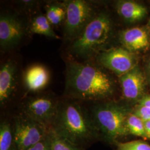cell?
<instances>
[{
  "mask_svg": "<svg viewBox=\"0 0 150 150\" xmlns=\"http://www.w3.org/2000/svg\"><path fill=\"white\" fill-rule=\"evenodd\" d=\"M64 97L75 100L99 101L112 96V78L96 65L69 60L66 63Z\"/></svg>",
  "mask_w": 150,
  "mask_h": 150,
  "instance_id": "1",
  "label": "cell"
},
{
  "mask_svg": "<svg viewBox=\"0 0 150 150\" xmlns=\"http://www.w3.org/2000/svg\"><path fill=\"white\" fill-rule=\"evenodd\" d=\"M52 129L58 135L87 149L100 139L90 112L75 100H59Z\"/></svg>",
  "mask_w": 150,
  "mask_h": 150,
  "instance_id": "2",
  "label": "cell"
},
{
  "mask_svg": "<svg viewBox=\"0 0 150 150\" xmlns=\"http://www.w3.org/2000/svg\"><path fill=\"white\" fill-rule=\"evenodd\" d=\"M131 111L128 106L116 102L101 103L92 107L90 113L100 139L115 145L128 136L126 121Z\"/></svg>",
  "mask_w": 150,
  "mask_h": 150,
  "instance_id": "3",
  "label": "cell"
},
{
  "mask_svg": "<svg viewBox=\"0 0 150 150\" xmlns=\"http://www.w3.org/2000/svg\"><path fill=\"white\" fill-rule=\"evenodd\" d=\"M112 22L109 16L101 13L87 25L70 46V53L76 57L88 59L100 54L112 37Z\"/></svg>",
  "mask_w": 150,
  "mask_h": 150,
  "instance_id": "4",
  "label": "cell"
},
{
  "mask_svg": "<svg viewBox=\"0 0 150 150\" xmlns=\"http://www.w3.org/2000/svg\"><path fill=\"white\" fill-rule=\"evenodd\" d=\"M66 6V16L64 23V38L74 41L95 17L93 6L84 0L64 1Z\"/></svg>",
  "mask_w": 150,
  "mask_h": 150,
  "instance_id": "5",
  "label": "cell"
},
{
  "mask_svg": "<svg viewBox=\"0 0 150 150\" xmlns=\"http://www.w3.org/2000/svg\"><path fill=\"white\" fill-rule=\"evenodd\" d=\"M59 99L51 94L27 97L22 103L20 112L51 129L56 118Z\"/></svg>",
  "mask_w": 150,
  "mask_h": 150,
  "instance_id": "6",
  "label": "cell"
},
{
  "mask_svg": "<svg viewBox=\"0 0 150 150\" xmlns=\"http://www.w3.org/2000/svg\"><path fill=\"white\" fill-rule=\"evenodd\" d=\"M17 150H26L36 144L47 134L49 129L42 123L20 113L13 119Z\"/></svg>",
  "mask_w": 150,
  "mask_h": 150,
  "instance_id": "7",
  "label": "cell"
},
{
  "mask_svg": "<svg viewBox=\"0 0 150 150\" xmlns=\"http://www.w3.org/2000/svg\"><path fill=\"white\" fill-rule=\"evenodd\" d=\"M97 61L119 77L134 69L137 64L135 54L121 47L110 48L100 53Z\"/></svg>",
  "mask_w": 150,
  "mask_h": 150,
  "instance_id": "8",
  "label": "cell"
},
{
  "mask_svg": "<svg viewBox=\"0 0 150 150\" xmlns=\"http://www.w3.org/2000/svg\"><path fill=\"white\" fill-rule=\"evenodd\" d=\"M25 34V27L17 16L4 13L0 17V46L7 50L16 46Z\"/></svg>",
  "mask_w": 150,
  "mask_h": 150,
  "instance_id": "9",
  "label": "cell"
},
{
  "mask_svg": "<svg viewBox=\"0 0 150 150\" xmlns=\"http://www.w3.org/2000/svg\"><path fill=\"white\" fill-rule=\"evenodd\" d=\"M119 77L122 95L126 100L139 102L146 95V78L139 67L137 66Z\"/></svg>",
  "mask_w": 150,
  "mask_h": 150,
  "instance_id": "10",
  "label": "cell"
},
{
  "mask_svg": "<svg viewBox=\"0 0 150 150\" xmlns=\"http://www.w3.org/2000/svg\"><path fill=\"white\" fill-rule=\"evenodd\" d=\"M120 40L125 48L134 53L146 51L150 46V36L145 27L127 28L120 33Z\"/></svg>",
  "mask_w": 150,
  "mask_h": 150,
  "instance_id": "11",
  "label": "cell"
},
{
  "mask_svg": "<svg viewBox=\"0 0 150 150\" xmlns=\"http://www.w3.org/2000/svg\"><path fill=\"white\" fill-rule=\"evenodd\" d=\"M16 66L8 61L1 66L0 70V105L4 107L9 102L16 90Z\"/></svg>",
  "mask_w": 150,
  "mask_h": 150,
  "instance_id": "12",
  "label": "cell"
},
{
  "mask_svg": "<svg viewBox=\"0 0 150 150\" xmlns=\"http://www.w3.org/2000/svg\"><path fill=\"white\" fill-rule=\"evenodd\" d=\"M50 80L48 70L41 64L30 66L23 75L24 85L28 92H37L43 90Z\"/></svg>",
  "mask_w": 150,
  "mask_h": 150,
  "instance_id": "13",
  "label": "cell"
},
{
  "mask_svg": "<svg viewBox=\"0 0 150 150\" xmlns=\"http://www.w3.org/2000/svg\"><path fill=\"white\" fill-rule=\"evenodd\" d=\"M116 10L118 15L129 22L139 21L147 14L144 6L132 1H119L116 4Z\"/></svg>",
  "mask_w": 150,
  "mask_h": 150,
  "instance_id": "14",
  "label": "cell"
},
{
  "mask_svg": "<svg viewBox=\"0 0 150 150\" xmlns=\"http://www.w3.org/2000/svg\"><path fill=\"white\" fill-rule=\"evenodd\" d=\"M29 29L30 32L34 34L54 39L61 38L54 31L46 15L42 13H38L33 16L30 23Z\"/></svg>",
  "mask_w": 150,
  "mask_h": 150,
  "instance_id": "15",
  "label": "cell"
},
{
  "mask_svg": "<svg viewBox=\"0 0 150 150\" xmlns=\"http://www.w3.org/2000/svg\"><path fill=\"white\" fill-rule=\"evenodd\" d=\"M0 150H17L13 122L7 120L0 123Z\"/></svg>",
  "mask_w": 150,
  "mask_h": 150,
  "instance_id": "16",
  "label": "cell"
},
{
  "mask_svg": "<svg viewBox=\"0 0 150 150\" xmlns=\"http://www.w3.org/2000/svg\"><path fill=\"white\" fill-rule=\"evenodd\" d=\"M45 7V15L52 26H57L64 23L66 16V6L64 2H50Z\"/></svg>",
  "mask_w": 150,
  "mask_h": 150,
  "instance_id": "17",
  "label": "cell"
},
{
  "mask_svg": "<svg viewBox=\"0 0 150 150\" xmlns=\"http://www.w3.org/2000/svg\"><path fill=\"white\" fill-rule=\"evenodd\" d=\"M126 126L129 135L131 134L147 140L144 121L132 111L129 113L126 121Z\"/></svg>",
  "mask_w": 150,
  "mask_h": 150,
  "instance_id": "18",
  "label": "cell"
},
{
  "mask_svg": "<svg viewBox=\"0 0 150 150\" xmlns=\"http://www.w3.org/2000/svg\"><path fill=\"white\" fill-rule=\"evenodd\" d=\"M49 130L51 137V150H86L56 134L52 129Z\"/></svg>",
  "mask_w": 150,
  "mask_h": 150,
  "instance_id": "19",
  "label": "cell"
},
{
  "mask_svg": "<svg viewBox=\"0 0 150 150\" xmlns=\"http://www.w3.org/2000/svg\"><path fill=\"white\" fill-rule=\"evenodd\" d=\"M115 150H150V145L145 140H134L129 142H118Z\"/></svg>",
  "mask_w": 150,
  "mask_h": 150,
  "instance_id": "20",
  "label": "cell"
},
{
  "mask_svg": "<svg viewBox=\"0 0 150 150\" xmlns=\"http://www.w3.org/2000/svg\"><path fill=\"white\" fill-rule=\"evenodd\" d=\"M132 112L141 118L144 121H150V108L139 104L134 106Z\"/></svg>",
  "mask_w": 150,
  "mask_h": 150,
  "instance_id": "21",
  "label": "cell"
},
{
  "mask_svg": "<svg viewBox=\"0 0 150 150\" xmlns=\"http://www.w3.org/2000/svg\"><path fill=\"white\" fill-rule=\"evenodd\" d=\"M26 150H51V137L50 130L47 134L36 144L33 145Z\"/></svg>",
  "mask_w": 150,
  "mask_h": 150,
  "instance_id": "22",
  "label": "cell"
},
{
  "mask_svg": "<svg viewBox=\"0 0 150 150\" xmlns=\"http://www.w3.org/2000/svg\"><path fill=\"white\" fill-rule=\"evenodd\" d=\"M17 3L22 9L29 11L35 9L38 4V1H19Z\"/></svg>",
  "mask_w": 150,
  "mask_h": 150,
  "instance_id": "23",
  "label": "cell"
},
{
  "mask_svg": "<svg viewBox=\"0 0 150 150\" xmlns=\"http://www.w3.org/2000/svg\"><path fill=\"white\" fill-rule=\"evenodd\" d=\"M138 104L150 108V95H146L145 96L138 102Z\"/></svg>",
  "mask_w": 150,
  "mask_h": 150,
  "instance_id": "24",
  "label": "cell"
},
{
  "mask_svg": "<svg viewBox=\"0 0 150 150\" xmlns=\"http://www.w3.org/2000/svg\"><path fill=\"white\" fill-rule=\"evenodd\" d=\"M145 129L147 139H150V121H144Z\"/></svg>",
  "mask_w": 150,
  "mask_h": 150,
  "instance_id": "25",
  "label": "cell"
},
{
  "mask_svg": "<svg viewBox=\"0 0 150 150\" xmlns=\"http://www.w3.org/2000/svg\"><path fill=\"white\" fill-rule=\"evenodd\" d=\"M147 70H148V71H149V74H150V62H149V64H148Z\"/></svg>",
  "mask_w": 150,
  "mask_h": 150,
  "instance_id": "26",
  "label": "cell"
},
{
  "mask_svg": "<svg viewBox=\"0 0 150 150\" xmlns=\"http://www.w3.org/2000/svg\"></svg>",
  "mask_w": 150,
  "mask_h": 150,
  "instance_id": "27",
  "label": "cell"
},
{
  "mask_svg": "<svg viewBox=\"0 0 150 150\" xmlns=\"http://www.w3.org/2000/svg\"></svg>",
  "mask_w": 150,
  "mask_h": 150,
  "instance_id": "28",
  "label": "cell"
}]
</instances>
